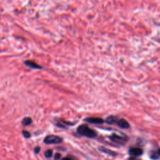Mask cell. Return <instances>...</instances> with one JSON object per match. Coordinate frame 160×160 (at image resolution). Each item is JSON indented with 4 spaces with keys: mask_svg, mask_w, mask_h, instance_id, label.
Segmentation results:
<instances>
[{
    "mask_svg": "<svg viewBox=\"0 0 160 160\" xmlns=\"http://www.w3.org/2000/svg\"><path fill=\"white\" fill-rule=\"evenodd\" d=\"M60 158H61V154L59 153H58V152H56L55 154V155H54V159L56 160H58V159H60Z\"/></svg>",
    "mask_w": 160,
    "mask_h": 160,
    "instance_id": "cell-14",
    "label": "cell"
},
{
    "mask_svg": "<svg viewBox=\"0 0 160 160\" xmlns=\"http://www.w3.org/2000/svg\"><path fill=\"white\" fill-rule=\"evenodd\" d=\"M99 149L101 152H104V153H106V154H109V155H111V156H114V155H116L115 152H114V151H111V150H110V149H107V148H104V147H100V148H99Z\"/></svg>",
    "mask_w": 160,
    "mask_h": 160,
    "instance_id": "cell-10",
    "label": "cell"
},
{
    "mask_svg": "<svg viewBox=\"0 0 160 160\" xmlns=\"http://www.w3.org/2000/svg\"><path fill=\"white\" fill-rule=\"evenodd\" d=\"M84 121H86L92 124H102L104 122V120L101 118H94V117H89L84 119Z\"/></svg>",
    "mask_w": 160,
    "mask_h": 160,
    "instance_id": "cell-5",
    "label": "cell"
},
{
    "mask_svg": "<svg viewBox=\"0 0 160 160\" xmlns=\"http://www.w3.org/2000/svg\"><path fill=\"white\" fill-rule=\"evenodd\" d=\"M22 134L23 135V136L25 138H29L30 136H31V134L29 132H28V131H26V130H22Z\"/></svg>",
    "mask_w": 160,
    "mask_h": 160,
    "instance_id": "cell-13",
    "label": "cell"
},
{
    "mask_svg": "<svg viewBox=\"0 0 160 160\" xmlns=\"http://www.w3.org/2000/svg\"><path fill=\"white\" fill-rule=\"evenodd\" d=\"M119 119H118L116 116H108L106 120H105V122L108 124H110V125H112V124H117V122L118 121Z\"/></svg>",
    "mask_w": 160,
    "mask_h": 160,
    "instance_id": "cell-9",
    "label": "cell"
},
{
    "mask_svg": "<svg viewBox=\"0 0 160 160\" xmlns=\"http://www.w3.org/2000/svg\"><path fill=\"white\" fill-rule=\"evenodd\" d=\"M128 152L131 156H135V157H138L142 155L143 153L142 149L140 148H129Z\"/></svg>",
    "mask_w": 160,
    "mask_h": 160,
    "instance_id": "cell-4",
    "label": "cell"
},
{
    "mask_svg": "<svg viewBox=\"0 0 160 160\" xmlns=\"http://www.w3.org/2000/svg\"><path fill=\"white\" fill-rule=\"evenodd\" d=\"M109 139L114 143H117L119 144H124L128 140V138L126 136H122L116 133H112L109 136Z\"/></svg>",
    "mask_w": 160,
    "mask_h": 160,
    "instance_id": "cell-3",
    "label": "cell"
},
{
    "mask_svg": "<svg viewBox=\"0 0 160 160\" xmlns=\"http://www.w3.org/2000/svg\"><path fill=\"white\" fill-rule=\"evenodd\" d=\"M149 158L152 160H156L160 158V148L151 150L149 152Z\"/></svg>",
    "mask_w": 160,
    "mask_h": 160,
    "instance_id": "cell-6",
    "label": "cell"
},
{
    "mask_svg": "<svg viewBox=\"0 0 160 160\" xmlns=\"http://www.w3.org/2000/svg\"><path fill=\"white\" fill-rule=\"evenodd\" d=\"M61 160H74V159L70 157H66V158H62Z\"/></svg>",
    "mask_w": 160,
    "mask_h": 160,
    "instance_id": "cell-17",
    "label": "cell"
},
{
    "mask_svg": "<svg viewBox=\"0 0 160 160\" xmlns=\"http://www.w3.org/2000/svg\"><path fill=\"white\" fill-rule=\"evenodd\" d=\"M24 64L31 68H32V69H42V67L41 66H39V64H38L37 63H36L35 62L32 61H31V60H27V61H25L24 62Z\"/></svg>",
    "mask_w": 160,
    "mask_h": 160,
    "instance_id": "cell-7",
    "label": "cell"
},
{
    "mask_svg": "<svg viewBox=\"0 0 160 160\" xmlns=\"http://www.w3.org/2000/svg\"><path fill=\"white\" fill-rule=\"evenodd\" d=\"M128 160H141V159H139L138 157H135V156H131L129 158Z\"/></svg>",
    "mask_w": 160,
    "mask_h": 160,
    "instance_id": "cell-16",
    "label": "cell"
},
{
    "mask_svg": "<svg viewBox=\"0 0 160 160\" xmlns=\"http://www.w3.org/2000/svg\"><path fill=\"white\" fill-rule=\"evenodd\" d=\"M76 131L81 136L88 138H94L97 136V132L94 129L89 128L87 124H81L77 128Z\"/></svg>",
    "mask_w": 160,
    "mask_h": 160,
    "instance_id": "cell-1",
    "label": "cell"
},
{
    "mask_svg": "<svg viewBox=\"0 0 160 160\" xmlns=\"http://www.w3.org/2000/svg\"><path fill=\"white\" fill-rule=\"evenodd\" d=\"M44 156L46 158H51L52 156V151L51 149H48L44 152Z\"/></svg>",
    "mask_w": 160,
    "mask_h": 160,
    "instance_id": "cell-12",
    "label": "cell"
},
{
    "mask_svg": "<svg viewBox=\"0 0 160 160\" xmlns=\"http://www.w3.org/2000/svg\"><path fill=\"white\" fill-rule=\"evenodd\" d=\"M39 151H40V148H39V146H37V147H36V148L34 149V153H36V154L39 153Z\"/></svg>",
    "mask_w": 160,
    "mask_h": 160,
    "instance_id": "cell-15",
    "label": "cell"
},
{
    "mask_svg": "<svg viewBox=\"0 0 160 160\" xmlns=\"http://www.w3.org/2000/svg\"><path fill=\"white\" fill-rule=\"evenodd\" d=\"M62 141V139L56 135H48L43 140V142L46 144H59Z\"/></svg>",
    "mask_w": 160,
    "mask_h": 160,
    "instance_id": "cell-2",
    "label": "cell"
},
{
    "mask_svg": "<svg viewBox=\"0 0 160 160\" xmlns=\"http://www.w3.org/2000/svg\"><path fill=\"white\" fill-rule=\"evenodd\" d=\"M116 124L122 129H128L130 126L128 122L124 119H119Z\"/></svg>",
    "mask_w": 160,
    "mask_h": 160,
    "instance_id": "cell-8",
    "label": "cell"
},
{
    "mask_svg": "<svg viewBox=\"0 0 160 160\" xmlns=\"http://www.w3.org/2000/svg\"><path fill=\"white\" fill-rule=\"evenodd\" d=\"M32 123V119L30 117H25L22 120V124L23 126H28Z\"/></svg>",
    "mask_w": 160,
    "mask_h": 160,
    "instance_id": "cell-11",
    "label": "cell"
}]
</instances>
